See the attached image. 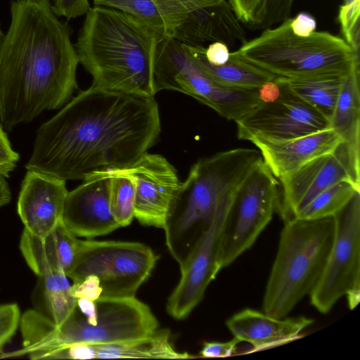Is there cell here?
<instances>
[{
    "instance_id": "obj_28",
    "label": "cell",
    "mask_w": 360,
    "mask_h": 360,
    "mask_svg": "<svg viewBox=\"0 0 360 360\" xmlns=\"http://www.w3.org/2000/svg\"><path fill=\"white\" fill-rule=\"evenodd\" d=\"M97 173L110 177V205L115 219L120 227L129 226L134 218L135 188L132 179L112 170Z\"/></svg>"
},
{
    "instance_id": "obj_38",
    "label": "cell",
    "mask_w": 360,
    "mask_h": 360,
    "mask_svg": "<svg viewBox=\"0 0 360 360\" xmlns=\"http://www.w3.org/2000/svg\"><path fill=\"white\" fill-rule=\"evenodd\" d=\"M290 27L295 35L309 37L316 32V21L311 15L300 13L295 18H291Z\"/></svg>"
},
{
    "instance_id": "obj_37",
    "label": "cell",
    "mask_w": 360,
    "mask_h": 360,
    "mask_svg": "<svg viewBox=\"0 0 360 360\" xmlns=\"http://www.w3.org/2000/svg\"><path fill=\"white\" fill-rule=\"evenodd\" d=\"M240 341L233 338L228 342H206L200 352L201 357H226L231 356Z\"/></svg>"
},
{
    "instance_id": "obj_33",
    "label": "cell",
    "mask_w": 360,
    "mask_h": 360,
    "mask_svg": "<svg viewBox=\"0 0 360 360\" xmlns=\"http://www.w3.org/2000/svg\"><path fill=\"white\" fill-rule=\"evenodd\" d=\"M20 311L18 304H0V352L14 335L20 326Z\"/></svg>"
},
{
    "instance_id": "obj_23",
    "label": "cell",
    "mask_w": 360,
    "mask_h": 360,
    "mask_svg": "<svg viewBox=\"0 0 360 360\" xmlns=\"http://www.w3.org/2000/svg\"><path fill=\"white\" fill-rule=\"evenodd\" d=\"M183 49L201 70L215 82L239 89H257L276 76L230 52L228 61L221 65L210 63L205 56V47L181 43Z\"/></svg>"
},
{
    "instance_id": "obj_1",
    "label": "cell",
    "mask_w": 360,
    "mask_h": 360,
    "mask_svg": "<svg viewBox=\"0 0 360 360\" xmlns=\"http://www.w3.org/2000/svg\"><path fill=\"white\" fill-rule=\"evenodd\" d=\"M160 131L154 97L91 86L39 127L25 168L84 181L131 165L148 153Z\"/></svg>"
},
{
    "instance_id": "obj_4",
    "label": "cell",
    "mask_w": 360,
    "mask_h": 360,
    "mask_svg": "<svg viewBox=\"0 0 360 360\" xmlns=\"http://www.w3.org/2000/svg\"><path fill=\"white\" fill-rule=\"evenodd\" d=\"M261 160L259 150L238 148L200 158L191 167L163 228L167 249L179 267L217 213L231 206L238 187Z\"/></svg>"
},
{
    "instance_id": "obj_41",
    "label": "cell",
    "mask_w": 360,
    "mask_h": 360,
    "mask_svg": "<svg viewBox=\"0 0 360 360\" xmlns=\"http://www.w3.org/2000/svg\"><path fill=\"white\" fill-rule=\"evenodd\" d=\"M11 200V193L5 176L0 175V207L7 205Z\"/></svg>"
},
{
    "instance_id": "obj_20",
    "label": "cell",
    "mask_w": 360,
    "mask_h": 360,
    "mask_svg": "<svg viewBox=\"0 0 360 360\" xmlns=\"http://www.w3.org/2000/svg\"><path fill=\"white\" fill-rule=\"evenodd\" d=\"M313 323L305 316L276 318L248 308L231 316L226 326L233 338L251 344L252 352L290 342Z\"/></svg>"
},
{
    "instance_id": "obj_24",
    "label": "cell",
    "mask_w": 360,
    "mask_h": 360,
    "mask_svg": "<svg viewBox=\"0 0 360 360\" xmlns=\"http://www.w3.org/2000/svg\"><path fill=\"white\" fill-rule=\"evenodd\" d=\"M360 69L345 79L330 127L346 145L354 168L360 172Z\"/></svg>"
},
{
    "instance_id": "obj_19",
    "label": "cell",
    "mask_w": 360,
    "mask_h": 360,
    "mask_svg": "<svg viewBox=\"0 0 360 360\" xmlns=\"http://www.w3.org/2000/svg\"><path fill=\"white\" fill-rule=\"evenodd\" d=\"M170 37L193 46L219 41L233 47L247 41L245 32L227 0L192 11Z\"/></svg>"
},
{
    "instance_id": "obj_43",
    "label": "cell",
    "mask_w": 360,
    "mask_h": 360,
    "mask_svg": "<svg viewBox=\"0 0 360 360\" xmlns=\"http://www.w3.org/2000/svg\"><path fill=\"white\" fill-rule=\"evenodd\" d=\"M360 1V0H344V4L345 5H348V4H351L355 1Z\"/></svg>"
},
{
    "instance_id": "obj_27",
    "label": "cell",
    "mask_w": 360,
    "mask_h": 360,
    "mask_svg": "<svg viewBox=\"0 0 360 360\" xmlns=\"http://www.w3.org/2000/svg\"><path fill=\"white\" fill-rule=\"evenodd\" d=\"M360 187L349 180H342L316 195L294 218L319 219L335 216L354 197Z\"/></svg>"
},
{
    "instance_id": "obj_6",
    "label": "cell",
    "mask_w": 360,
    "mask_h": 360,
    "mask_svg": "<svg viewBox=\"0 0 360 360\" xmlns=\"http://www.w3.org/2000/svg\"><path fill=\"white\" fill-rule=\"evenodd\" d=\"M291 18L275 28L246 41L235 54L278 77L288 79L320 75L348 76L359 68V53L347 41L327 32L295 35Z\"/></svg>"
},
{
    "instance_id": "obj_35",
    "label": "cell",
    "mask_w": 360,
    "mask_h": 360,
    "mask_svg": "<svg viewBox=\"0 0 360 360\" xmlns=\"http://www.w3.org/2000/svg\"><path fill=\"white\" fill-rule=\"evenodd\" d=\"M51 3L56 15L68 20L86 15L91 8L89 0H53Z\"/></svg>"
},
{
    "instance_id": "obj_21",
    "label": "cell",
    "mask_w": 360,
    "mask_h": 360,
    "mask_svg": "<svg viewBox=\"0 0 360 360\" xmlns=\"http://www.w3.org/2000/svg\"><path fill=\"white\" fill-rule=\"evenodd\" d=\"M70 359H169L193 358L175 349L167 329L157 330L146 336L105 344H75L68 351Z\"/></svg>"
},
{
    "instance_id": "obj_22",
    "label": "cell",
    "mask_w": 360,
    "mask_h": 360,
    "mask_svg": "<svg viewBox=\"0 0 360 360\" xmlns=\"http://www.w3.org/2000/svg\"><path fill=\"white\" fill-rule=\"evenodd\" d=\"M78 240L61 222L42 238L24 229L20 249L27 265L39 277L58 271L67 275L75 258Z\"/></svg>"
},
{
    "instance_id": "obj_5",
    "label": "cell",
    "mask_w": 360,
    "mask_h": 360,
    "mask_svg": "<svg viewBox=\"0 0 360 360\" xmlns=\"http://www.w3.org/2000/svg\"><path fill=\"white\" fill-rule=\"evenodd\" d=\"M336 229L335 216L284 221L263 298V311L285 317L319 281Z\"/></svg>"
},
{
    "instance_id": "obj_18",
    "label": "cell",
    "mask_w": 360,
    "mask_h": 360,
    "mask_svg": "<svg viewBox=\"0 0 360 360\" xmlns=\"http://www.w3.org/2000/svg\"><path fill=\"white\" fill-rule=\"evenodd\" d=\"M250 141L259 149L264 162L279 179L314 158L333 152L342 140L329 128L288 140L255 138Z\"/></svg>"
},
{
    "instance_id": "obj_15",
    "label": "cell",
    "mask_w": 360,
    "mask_h": 360,
    "mask_svg": "<svg viewBox=\"0 0 360 360\" xmlns=\"http://www.w3.org/2000/svg\"><path fill=\"white\" fill-rule=\"evenodd\" d=\"M117 173L130 177L135 188L134 217L143 225L163 229L181 181L163 156L145 153Z\"/></svg>"
},
{
    "instance_id": "obj_40",
    "label": "cell",
    "mask_w": 360,
    "mask_h": 360,
    "mask_svg": "<svg viewBox=\"0 0 360 360\" xmlns=\"http://www.w3.org/2000/svg\"><path fill=\"white\" fill-rule=\"evenodd\" d=\"M18 160V153L13 150L7 135L0 124V165H16Z\"/></svg>"
},
{
    "instance_id": "obj_17",
    "label": "cell",
    "mask_w": 360,
    "mask_h": 360,
    "mask_svg": "<svg viewBox=\"0 0 360 360\" xmlns=\"http://www.w3.org/2000/svg\"><path fill=\"white\" fill-rule=\"evenodd\" d=\"M66 181L27 170L22 182L17 210L30 233L42 238L61 222L68 195Z\"/></svg>"
},
{
    "instance_id": "obj_16",
    "label": "cell",
    "mask_w": 360,
    "mask_h": 360,
    "mask_svg": "<svg viewBox=\"0 0 360 360\" xmlns=\"http://www.w3.org/2000/svg\"><path fill=\"white\" fill-rule=\"evenodd\" d=\"M62 222L76 237L103 236L120 227L110 205V177L102 173L89 176L68 193Z\"/></svg>"
},
{
    "instance_id": "obj_10",
    "label": "cell",
    "mask_w": 360,
    "mask_h": 360,
    "mask_svg": "<svg viewBox=\"0 0 360 360\" xmlns=\"http://www.w3.org/2000/svg\"><path fill=\"white\" fill-rule=\"evenodd\" d=\"M278 179L261 160L236 191L221 233L222 268L250 249L276 212Z\"/></svg>"
},
{
    "instance_id": "obj_31",
    "label": "cell",
    "mask_w": 360,
    "mask_h": 360,
    "mask_svg": "<svg viewBox=\"0 0 360 360\" xmlns=\"http://www.w3.org/2000/svg\"><path fill=\"white\" fill-rule=\"evenodd\" d=\"M360 1L340 7L338 20L347 43L356 52L360 46Z\"/></svg>"
},
{
    "instance_id": "obj_3",
    "label": "cell",
    "mask_w": 360,
    "mask_h": 360,
    "mask_svg": "<svg viewBox=\"0 0 360 360\" xmlns=\"http://www.w3.org/2000/svg\"><path fill=\"white\" fill-rule=\"evenodd\" d=\"M74 44L79 63L103 89L141 96L156 94L153 60L160 37L122 11L94 6Z\"/></svg>"
},
{
    "instance_id": "obj_34",
    "label": "cell",
    "mask_w": 360,
    "mask_h": 360,
    "mask_svg": "<svg viewBox=\"0 0 360 360\" xmlns=\"http://www.w3.org/2000/svg\"><path fill=\"white\" fill-rule=\"evenodd\" d=\"M295 0H269L266 15L258 29H266L290 18Z\"/></svg>"
},
{
    "instance_id": "obj_26",
    "label": "cell",
    "mask_w": 360,
    "mask_h": 360,
    "mask_svg": "<svg viewBox=\"0 0 360 360\" xmlns=\"http://www.w3.org/2000/svg\"><path fill=\"white\" fill-rule=\"evenodd\" d=\"M42 281L44 302L49 317L57 325L63 323L73 311L77 299L71 292L66 274L51 271L39 277Z\"/></svg>"
},
{
    "instance_id": "obj_25",
    "label": "cell",
    "mask_w": 360,
    "mask_h": 360,
    "mask_svg": "<svg viewBox=\"0 0 360 360\" xmlns=\"http://www.w3.org/2000/svg\"><path fill=\"white\" fill-rule=\"evenodd\" d=\"M347 77L342 75H320L285 79L289 89L296 96L330 120Z\"/></svg>"
},
{
    "instance_id": "obj_8",
    "label": "cell",
    "mask_w": 360,
    "mask_h": 360,
    "mask_svg": "<svg viewBox=\"0 0 360 360\" xmlns=\"http://www.w3.org/2000/svg\"><path fill=\"white\" fill-rule=\"evenodd\" d=\"M155 93L173 90L192 96L228 120L240 119L261 102L257 89L222 86L205 74L181 42L163 37L158 41L153 69Z\"/></svg>"
},
{
    "instance_id": "obj_13",
    "label": "cell",
    "mask_w": 360,
    "mask_h": 360,
    "mask_svg": "<svg viewBox=\"0 0 360 360\" xmlns=\"http://www.w3.org/2000/svg\"><path fill=\"white\" fill-rule=\"evenodd\" d=\"M279 180L282 188L276 212L283 221L294 219L316 195L337 182L349 180L360 187L359 172L343 141L333 152L314 158Z\"/></svg>"
},
{
    "instance_id": "obj_7",
    "label": "cell",
    "mask_w": 360,
    "mask_h": 360,
    "mask_svg": "<svg viewBox=\"0 0 360 360\" xmlns=\"http://www.w3.org/2000/svg\"><path fill=\"white\" fill-rule=\"evenodd\" d=\"M150 307L136 297L77 299L61 324H55L49 342L56 356L75 344H105L141 338L158 330Z\"/></svg>"
},
{
    "instance_id": "obj_14",
    "label": "cell",
    "mask_w": 360,
    "mask_h": 360,
    "mask_svg": "<svg viewBox=\"0 0 360 360\" xmlns=\"http://www.w3.org/2000/svg\"><path fill=\"white\" fill-rule=\"evenodd\" d=\"M230 207L214 217L180 267L179 281L166 304L167 311L172 318L181 320L187 317L201 302L207 286L222 269L221 233Z\"/></svg>"
},
{
    "instance_id": "obj_12",
    "label": "cell",
    "mask_w": 360,
    "mask_h": 360,
    "mask_svg": "<svg viewBox=\"0 0 360 360\" xmlns=\"http://www.w3.org/2000/svg\"><path fill=\"white\" fill-rule=\"evenodd\" d=\"M276 79L280 85L278 97L261 102L236 121L239 139L288 140L330 128V120L296 96L285 77L276 76Z\"/></svg>"
},
{
    "instance_id": "obj_2",
    "label": "cell",
    "mask_w": 360,
    "mask_h": 360,
    "mask_svg": "<svg viewBox=\"0 0 360 360\" xmlns=\"http://www.w3.org/2000/svg\"><path fill=\"white\" fill-rule=\"evenodd\" d=\"M0 41V121L11 131L67 103L79 60L51 0H12Z\"/></svg>"
},
{
    "instance_id": "obj_44",
    "label": "cell",
    "mask_w": 360,
    "mask_h": 360,
    "mask_svg": "<svg viewBox=\"0 0 360 360\" xmlns=\"http://www.w3.org/2000/svg\"><path fill=\"white\" fill-rule=\"evenodd\" d=\"M3 35H4V32H3V31H2L1 28V25H0V41L1 40V38H2Z\"/></svg>"
},
{
    "instance_id": "obj_42",
    "label": "cell",
    "mask_w": 360,
    "mask_h": 360,
    "mask_svg": "<svg viewBox=\"0 0 360 360\" xmlns=\"http://www.w3.org/2000/svg\"><path fill=\"white\" fill-rule=\"evenodd\" d=\"M15 166V164L0 165V175L8 177L9 173L14 169Z\"/></svg>"
},
{
    "instance_id": "obj_39",
    "label": "cell",
    "mask_w": 360,
    "mask_h": 360,
    "mask_svg": "<svg viewBox=\"0 0 360 360\" xmlns=\"http://www.w3.org/2000/svg\"><path fill=\"white\" fill-rule=\"evenodd\" d=\"M205 56L210 63L214 65H221L229 59L230 52L225 44L215 41L205 48Z\"/></svg>"
},
{
    "instance_id": "obj_11",
    "label": "cell",
    "mask_w": 360,
    "mask_h": 360,
    "mask_svg": "<svg viewBox=\"0 0 360 360\" xmlns=\"http://www.w3.org/2000/svg\"><path fill=\"white\" fill-rule=\"evenodd\" d=\"M336 229L323 274L310 292V302L327 314L336 302L347 295L350 309L360 297V193L335 215Z\"/></svg>"
},
{
    "instance_id": "obj_32",
    "label": "cell",
    "mask_w": 360,
    "mask_h": 360,
    "mask_svg": "<svg viewBox=\"0 0 360 360\" xmlns=\"http://www.w3.org/2000/svg\"><path fill=\"white\" fill-rule=\"evenodd\" d=\"M239 21L252 30L263 22L269 0H227Z\"/></svg>"
},
{
    "instance_id": "obj_36",
    "label": "cell",
    "mask_w": 360,
    "mask_h": 360,
    "mask_svg": "<svg viewBox=\"0 0 360 360\" xmlns=\"http://www.w3.org/2000/svg\"><path fill=\"white\" fill-rule=\"evenodd\" d=\"M71 292L77 299L95 300L101 297L102 290L97 277L88 276L71 285Z\"/></svg>"
},
{
    "instance_id": "obj_9",
    "label": "cell",
    "mask_w": 360,
    "mask_h": 360,
    "mask_svg": "<svg viewBox=\"0 0 360 360\" xmlns=\"http://www.w3.org/2000/svg\"><path fill=\"white\" fill-rule=\"evenodd\" d=\"M157 260L153 250L141 243L79 240L75 258L67 276L73 283L88 276L97 277L101 297H135Z\"/></svg>"
},
{
    "instance_id": "obj_29",
    "label": "cell",
    "mask_w": 360,
    "mask_h": 360,
    "mask_svg": "<svg viewBox=\"0 0 360 360\" xmlns=\"http://www.w3.org/2000/svg\"><path fill=\"white\" fill-rule=\"evenodd\" d=\"M94 4L125 13L146 25L158 36H166L163 18L152 0H94Z\"/></svg>"
},
{
    "instance_id": "obj_30",
    "label": "cell",
    "mask_w": 360,
    "mask_h": 360,
    "mask_svg": "<svg viewBox=\"0 0 360 360\" xmlns=\"http://www.w3.org/2000/svg\"><path fill=\"white\" fill-rule=\"evenodd\" d=\"M159 9L165 25L166 36L171 37L175 28L192 11L220 3L223 0H152Z\"/></svg>"
}]
</instances>
